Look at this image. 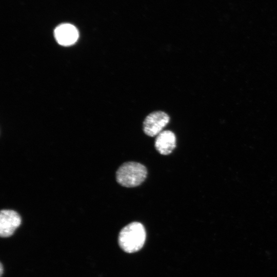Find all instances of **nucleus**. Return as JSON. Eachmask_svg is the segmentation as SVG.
I'll return each mask as SVG.
<instances>
[{"label":"nucleus","mask_w":277,"mask_h":277,"mask_svg":"<svg viewBox=\"0 0 277 277\" xmlns=\"http://www.w3.org/2000/svg\"><path fill=\"white\" fill-rule=\"evenodd\" d=\"M146 232L144 225L138 222H131L120 231L118 243L125 252L131 253L140 250L144 245Z\"/></svg>","instance_id":"f257e3e1"},{"label":"nucleus","mask_w":277,"mask_h":277,"mask_svg":"<svg viewBox=\"0 0 277 277\" xmlns=\"http://www.w3.org/2000/svg\"><path fill=\"white\" fill-rule=\"evenodd\" d=\"M147 169L142 164L128 162L123 164L117 170V182L125 187H134L141 185L146 179Z\"/></svg>","instance_id":"f03ea898"},{"label":"nucleus","mask_w":277,"mask_h":277,"mask_svg":"<svg viewBox=\"0 0 277 277\" xmlns=\"http://www.w3.org/2000/svg\"><path fill=\"white\" fill-rule=\"evenodd\" d=\"M170 117L162 111H153L149 114L143 122V131L148 136L153 137L161 132L168 124Z\"/></svg>","instance_id":"7ed1b4c3"},{"label":"nucleus","mask_w":277,"mask_h":277,"mask_svg":"<svg viewBox=\"0 0 277 277\" xmlns=\"http://www.w3.org/2000/svg\"><path fill=\"white\" fill-rule=\"evenodd\" d=\"M21 224V217L16 211L4 209L0 213V235L2 238L11 236Z\"/></svg>","instance_id":"20e7f679"},{"label":"nucleus","mask_w":277,"mask_h":277,"mask_svg":"<svg viewBox=\"0 0 277 277\" xmlns=\"http://www.w3.org/2000/svg\"><path fill=\"white\" fill-rule=\"evenodd\" d=\"M54 36L60 45L70 46L76 42L78 37V32L73 25L70 24H63L55 28Z\"/></svg>","instance_id":"39448f33"},{"label":"nucleus","mask_w":277,"mask_h":277,"mask_svg":"<svg viewBox=\"0 0 277 277\" xmlns=\"http://www.w3.org/2000/svg\"><path fill=\"white\" fill-rule=\"evenodd\" d=\"M154 146L156 150L162 155L171 153L176 147V137L170 130H163L156 137Z\"/></svg>","instance_id":"423d86ee"},{"label":"nucleus","mask_w":277,"mask_h":277,"mask_svg":"<svg viewBox=\"0 0 277 277\" xmlns=\"http://www.w3.org/2000/svg\"><path fill=\"white\" fill-rule=\"evenodd\" d=\"M1 267H0V274H1V276H2V274L3 273V264L2 263H1Z\"/></svg>","instance_id":"0eeeda50"}]
</instances>
